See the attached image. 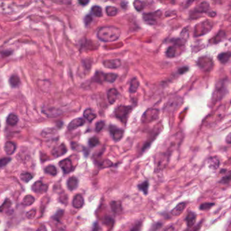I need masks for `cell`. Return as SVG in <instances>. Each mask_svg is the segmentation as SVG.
<instances>
[{
    "mask_svg": "<svg viewBox=\"0 0 231 231\" xmlns=\"http://www.w3.org/2000/svg\"><path fill=\"white\" fill-rule=\"evenodd\" d=\"M59 166L64 174H68L73 170V166L70 159H64L59 162Z\"/></svg>",
    "mask_w": 231,
    "mask_h": 231,
    "instance_id": "9",
    "label": "cell"
},
{
    "mask_svg": "<svg viewBox=\"0 0 231 231\" xmlns=\"http://www.w3.org/2000/svg\"><path fill=\"white\" fill-rule=\"evenodd\" d=\"M104 125H105V122L103 121H100L97 123L95 125V130L97 132H100L103 129Z\"/></svg>",
    "mask_w": 231,
    "mask_h": 231,
    "instance_id": "48",
    "label": "cell"
},
{
    "mask_svg": "<svg viewBox=\"0 0 231 231\" xmlns=\"http://www.w3.org/2000/svg\"><path fill=\"white\" fill-rule=\"evenodd\" d=\"M10 161V158H3L2 159H0V167H3L6 166Z\"/></svg>",
    "mask_w": 231,
    "mask_h": 231,
    "instance_id": "47",
    "label": "cell"
},
{
    "mask_svg": "<svg viewBox=\"0 0 231 231\" xmlns=\"http://www.w3.org/2000/svg\"><path fill=\"white\" fill-rule=\"evenodd\" d=\"M78 1H79V3H80V4L83 5V6L87 5V3L89 2V0H78Z\"/></svg>",
    "mask_w": 231,
    "mask_h": 231,
    "instance_id": "55",
    "label": "cell"
},
{
    "mask_svg": "<svg viewBox=\"0 0 231 231\" xmlns=\"http://www.w3.org/2000/svg\"><path fill=\"white\" fill-rule=\"evenodd\" d=\"M67 152V148L64 144H62L59 146L54 148L52 151V155L54 158H59L60 156L64 155Z\"/></svg>",
    "mask_w": 231,
    "mask_h": 231,
    "instance_id": "14",
    "label": "cell"
},
{
    "mask_svg": "<svg viewBox=\"0 0 231 231\" xmlns=\"http://www.w3.org/2000/svg\"><path fill=\"white\" fill-rule=\"evenodd\" d=\"M71 147H72V149L73 150L76 151H83L84 150V148H85L84 147L82 146V145H81L80 144L75 143V142H72L71 143Z\"/></svg>",
    "mask_w": 231,
    "mask_h": 231,
    "instance_id": "41",
    "label": "cell"
},
{
    "mask_svg": "<svg viewBox=\"0 0 231 231\" xmlns=\"http://www.w3.org/2000/svg\"><path fill=\"white\" fill-rule=\"evenodd\" d=\"M189 68H187V67H182V68H181L179 70H178V72H179V74H184L185 72H186L187 71H188Z\"/></svg>",
    "mask_w": 231,
    "mask_h": 231,
    "instance_id": "54",
    "label": "cell"
},
{
    "mask_svg": "<svg viewBox=\"0 0 231 231\" xmlns=\"http://www.w3.org/2000/svg\"><path fill=\"white\" fill-rule=\"evenodd\" d=\"M225 35H226V34H225V33L224 31H220L217 34V35L214 37V40L213 43H218L220 41H221L224 38Z\"/></svg>",
    "mask_w": 231,
    "mask_h": 231,
    "instance_id": "39",
    "label": "cell"
},
{
    "mask_svg": "<svg viewBox=\"0 0 231 231\" xmlns=\"http://www.w3.org/2000/svg\"><path fill=\"white\" fill-rule=\"evenodd\" d=\"M226 143H231V133H230L226 137Z\"/></svg>",
    "mask_w": 231,
    "mask_h": 231,
    "instance_id": "57",
    "label": "cell"
},
{
    "mask_svg": "<svg viewBox=\"0 0 231 231\" xmlns=\"http://www.w3.org/2000/svg\"><path fill=\"white\" fill-rule=\"evenodd\" d=\"M196 214L193 211H190L188 214L187 218H186V222H187V226L189 227H192L195 224L196 221Z\"/></svg>",
    "mask_w": 231,
    "mask_h": 231,
    "instance_id": "24",
    "label": "cell"
},
{
    "mask_svg": "<svg viewBox=\"0 0 231 231\" xmlns=\"http://www.w3.org/2000/svg\"><path fill=\"white\" fill-rule=\"evenodd\" d=\"M9 83L12 87H16L20 85V81L19 77H18L17 75H15V74H14V75L11 76V77L10 78Z\"/></svg>",
    "mask_w": 231,
    "mask_h": 231,
    "instance_id": "31",
    "label": "cell"
},
{
    "mask_svg": "<svg viewBox=\"0 0 231 231\" xmlns=\"http://www.w3.org/2000/svg\"><path fill=\"white\" fill-rule=\"evenodd\" d=\"M20 178L22 181L28 182L33 178V176L31 174L28 172H23L20 174Z\"/></svg>",
    "mask_w": 231,
    "mask_h": 231,
    "instance_id": "37",
    "label": "cell"
},
{
    "mask_svg": "<svg viewBox=\"0 0 231 231\" xmlns=\"http://www.w3.org/2000/svg\"><path fill=\"white\" fill-rule=\"evenodd\" d=\"M36 231H47V228H46V226L41 225V226L39 227L38 229H37Z\"/></svg>",
    "mask_w": 231,
    "mask_h": 231,
    "instance_id": "56",
    "label": "cell"
},
{
    "mask_svg": "<svg viewBox=\"0 0 231 231\" xmlns=\"http://www.w3.org/2000/svg\"><path fill=\"white\" fill-rule=\"evenodd\" d=\"M106 14L109 16H114L118 14V9L114 6H108L106 7Z\"/></svg>",
    "mask_w": 231,
    "mask_h": 231,
    "instance_id": "34",
    "label": "cell"
},
{
    "mask_svg": "<svg viewBox=\"0 0 231 231\" xmlns=\"http://www.w3.org/2000/svg\"><path fill=\"white\" fill-rule=\"evenodd\" d=\"M207 163L208 167H209L211 170H217L219 168L220 164V159H218V158L214 156V157H211L207 159Z\"/></svg>",
    "mask_w": 231,
    "mask_h": 231,
    "instance_id": "15",
    "label": "cell"
},
{
    "mask_svg": "<svg viewBox=\"0 0 231 231\" xmlns=\"http://www.w3.org/2000/svg\"><path fill=\"white\" fill-rule=\"evenodd\" d=\"M92 13L94 14L95 16L97 17H101L102 16V9L101 7H99L98 6H95L92 7L91 9Z\"/></svg>",
    "mask_w": 231,
    "mask_h": 231,
    "instance_id": "35",
    "label": "cell"
},
{
    "mask_svg": "<svg viewBox=\"0 0 231 231\" xmlns=\"http://www.w3.org/2000/svg\"><path fill=\"white\" fill-rule=\"evenodd\" d=\"M51 1L60 5H70L72 3L71 0H51Z\"/></svg>",
    "mask_w": 231,
    "mask_h": 231,
    "instance_id": "46",
    "label": "cell"
},
{
    "mask_svg": "<svg viewBox=\"0 0 231 231\" xmlns=\"http://www.w3.org/2000/svg\"><path fill=\"white\" fill-rule=\"evenodd\" d=\"M117 74H115L113 73H108V74H104L103 81L107 83H114V82L117 79Z\"/></svg>",
    "mask_w": 231,
    "mask_h": 231,
    "instance_id": "29",
    "label": "cell"
},
{
    "mask_svg": "<svg viewBox=\"0 0 231 231\" xmlns=\"http://www.w3.org/2000/svg\"><path fill=\"white\" fill-rule=\"evenodd\" d=\"M99 226L98 224V223H95L94 225V228H93L92 231H98L99 230Z\"/></svg>",
    "mask_w": 231,
    "mask_h": 231,
    "instance_id": "58",
    "label": "cell"
},
{
    "mask_svg": "<svg viewBox=\"0 0 231 231\" xmlns=\"http://www.w3.org/2000/svg\"><path fill=\"white\" fill-rule=\"evenodd\" d=\"M185 207H186L185 202L180 203L174 208V209L172 210V211H171V213H172V214L174 216H180L182 212H183L184 210L185 209Z\"/></svg>",
    "mask_w": 231,
    "mask_h": 231,
    "instance_id": "19",
    "label": "cell"
},
{
    "mask_svg": "<svg viewBox=\"0 0 231 231\" xmlns=\"http://www.w3.org/2000/svg\"><path fill=\"white\" fill-rule=\"evenodd\" d=\"M162 15L160 11H156L154 12L144 14L143 16V20L146 24L149 25H155L157 24L158 18H159Z\"/></svg>",
    "mask_w": 231,
    "mask_h": 231,
    "instance_id": "6",
    "label": "cell"
},
{
    "mask_svg": "<svg viewBox=\"0 0 231 231\" xmlns=\"http://www.w3.org/2000/svg\"><path fill=\"white\" fill-rule=\"evenodd\" d=\"M63 214H64V210H59L56 212V213H55V214L53 216V218L54 220H55L59 222L60 221L61 218L62 217Z\"/></svg>",
    "mask_w": 231,
    "mask_h": 231,
    "instance_id": "45",
    "label": "cell"
},
{
    "mask_svg": "<svg viewBox=\"0 0 231 231\" xmlns=\"http://www.w3.org/2000/svg\"><path fill=\"white\" fill-rule=\"evenodd\" d=\"M11 207H12V202L10 199H6L0 206V212H6L7 214H11L10 211H13V210L11 209Z\"/></svg>",
    "mask_w": 231,
    "mask_h": 231,
    "instance_id": "20",
    "label": "cell"
},
{
    "mask_svg": "<svg viewBox=\"0 0 231 231\" xmlns=\"http://www.w3.org/2000/svg\"><path fill=\"white\" fill-rule=\"evenodd\" d=\"M138 188H139V189L141 190V191H142L145 193V195H147L149 188V182L147 181H145L142 182L141 184L138 185Z\"/></svg>",
    "mask_w": 231,
    "mask_h": 231,
    "instance_id": "36",
    "label": "cell"
},
{
    "mask_svg": "<svg viewBox=\"0 0 231 231\" xmlns=\"http://www.w3.org/2000/svg\"><path fill=\"white\" fill-rule=\"evenodd\" d=\"M119 96V92L114 88L111 89L107 92V99L110 104H113L116 101Z\"/></svg>",
    "mask_w": 231,
    "mask_h": 231,
    "instance_id": "16",
    "label": "cell"
},
{
    "mask_svg": "<svg viewBox=\"0 0 231 231\" xmlns=\"http://www.w3.org/2000/svg\"><path fill=\"white\" fill-rule=\"evenodd\" d=\"M110 129V133L113 139L116 142L120 141L122 138L123 135H124V130L118 129V127L113 125L110 126L109 127Z\"/></svg>",
    "mask_w": 231,
    "mask_h": 231,
    "instance_id": "7",
    "label": "cell"
},
{
    "mask_svg": "<svg viewBox=\"0 0 231 231\" xmlns=\"http://www.w3.org/2000/svg\"><path fill=\"white\" fill-rule=\"evenodd\" d=\"M34 202H35V197L31 195H28L24 197L23 200H22V204L23 205V206H29Z\"/></svg>",
    "mask_w": 231,
    "mask_h": 231,
    "instance_id": "30",
    "label": "cell"
},
{
    "mask_svg": "<svg viewBox=\"0 0 231 231\" xmlns=\"http://www.w3.org/2000/svg\"><path fill=\"white\" fill-rule=\"evenodd\" d=\"M103 223L106 225L108 226H112L113 224H114V220L112 218H111L106 217V218H105V219H104Z\"/></svg>",
    "mask_w": 231,
    "mask_h": 231,
    "instance_id": "49",
    "label": "cell"
},
{
    "mask_svg": "<svg viewBox=\"0 0 231 231\" xmlns=\"http://www.w3.org/2000/svg\"><path fill=\"white\" fill-rule=\"evenodd\" d=\"M197 65L203 71L210 72L213 68L214 63L210 58L203 56L199 58L198 61H197Z\"/></svg>",
    "mask_w": 231,
    "mask_h": 231,
    "instance_id": "5",
    "label": "cell"
},
{
    "mask_svg": "<svg viewBox=\"0 0 231 231\" xmlns=\"http://www.w3.org/2000/svg\"><path fill=\"white\" fill-rule=\"evenodd\" d=\"M45 172L49 174L51 176H55L57 174V169L54 166H48L45 168Z\"/></svg>",
    "mask_w": 231,
    "mask_h": 231,
    "instance_id": "33",
    "label": "cell"
},
{
    "mask_svg": "<svg viewBox=\"0 0 231 231\" xmlns=\"http://www.w3.org/2000/svg\"><path fill=\"white\" fill-rule=\"evenodd\" d=\"M85 120L83 118H75L72 120L71 122L69 123L68 126V129L69 130H75L77 128L80 127V126H83L85 124Z\"/></svg>",
    "mask_w": 231,
    "mask_h": 231,
    "instance_id": "13",
    "label": "cell"
},
{
    "mask_svg": "<svg viewBox=\"0 0 231 231\" xmlns=\"http://www.w3.org/2000/svg\"><path fill=\"white\" fill-rule=\"evenodd\" d=\"M16 145L14 143L11 142V141H7L4 145V150L7 155L13 154L14 151H16Z\"/></svg>",
    "mask_w": 231,
    "mask_h": 231,
    "instance_id": "21",
    "label": "cell"
},
{
    "mask_svg": "<svg viewBox=\"0 0 231 231\" xmlns=\"http://www.w3.org/2000/svg\"><path fill=\"white\" fill-rule=\"evenodd\" d=\"M84 20H85V24L89 25V24H90V23L92 22L93 18H92L91 16H90V15H87V16L85 17Z\"/></svg>",
    "mask_w": 231,
    "mask_h": 231,
    "instance_id": "52",
    "label": "cell"
},
{
    "mask_svg": "<svg viewBox=\"0 0 231 231\" xmlns=\"http://www.w3.org/2000/svg\"><path fill=\"white\" fill-rule=\"evenodd\" d=\"M208 8H209V6H208L207 3L206 2H203L202 3H201L199 6L197 7V8L195 10L197 11V12L202 13V12H205L206 11H207V10Z\"/></svg>",
    "mask_w": 231,
    "mask_h": 231,
    "instance_id": "38",
    "label": "cell"
},
{
    "mask_svg": "<svg viewBox=\"0 0 231 231\" xmlns=\"http://www.w3.org/2000/svg\"><path fill=\"white\" fill-rule=\"evenodd\" d=\"M230 180H231V171H230V172L227 173L226 174V176H224L222 178L220 181V182L222 184H226V183H228Z\"/></svg>",
    "mask_w": 231,
    "mask_h": 231,
    "instance_id": "42",
    "label": "cell"
},
{
    "mask_svg": "<svg viewBox=\"0 0 231 231\" xmlns=\"http://www.w3.org/2000/svg\"><path fill=\"white\" fill-rule=\"evenodd\" d=\"M159 1L161 2L162 3H174V0H159Z\"/></svg>",
    "mask_w": 231,
    "mask_h": 231,
    "instance_id": "59",
    "label": "cell"
},
{
    "mask_svg": "<svg viewBox=\"0 0 231 231\" xmlns=\"http://www.w3.org/2000/svg\"><path fill=\"white\" fill-rule=\"evenodd\" d=\"M99 143V140L96 137H93L89 140V145L91 147H94Z\"/></svg>",
    "mask_w": 231,
    "mask_h": 231,
    "instance_id": "40",
    "label": "cell"
},
{
    "mask_svg": "<svg viewBox=\"0 0 231 231\" xmlns=\"http://www.w3.org/2000/svg\"><path fill=\"white\" fill-rule=\"evenodd\" d=\"M78 183H79V181H78V179L76 177H70L67 181V187H68L70 191H73V190L77 188Z\"/></svg>",
    "mask_w": 231,
    "mask_h": 231,
    "instance_id": "22",
    "label": "cell"
},
{
    "mask_svg": "<svg viewBox=\"0 0 231 231\" xmlns=\"http://www.w3.org/2000/svg\"><path fill=\"white\" fill-rule=\"evenodd\" d=\"M199 27H200L198 31H195L196 36L202 35L208 33V31H209L210 30H211L212 28V24H211V22H210L209 20H206V22H202V23H201L199 24Z\"/></svg>",
    "mask_w": 231,
    "mask_h": 231,
    "instance_id": "10",
    "label": "cell"
},
{
    "mask_svg": "<svg viewBox=\"0 0 231 231\" xmlns=\"http://www.w3.org/2000/svg\"><path fill=\"white\" fill-rule=\"evenodd\" d=\"M103 64L107 68L116 69L121 66V61L119 59H107L103 62Z\"/></svg>",
    "mask_w": 231,
    "mask_h": 231,
    "instance_id": "12",
    "label": "cell"
},
{
    "mask_svg": "<svg viewBox=\"0 0 231 231\" xmlns=\"http://www.w3.org/2000/svg\"><path fill=\"white\" fill-rule=\"evenodd\" d=\"M121 34L120 30L115 27H103L98 32V37L104 42H112L119 39Z\"/></svg>",
    "mask_w": 231,
    "mask_h": 231,
    "instance_id": "1",
    "label": "cell"
},
{
    "mask_svg": "<svg viewBox=\"0 0 231 231\" xmlns=\"http://www.w3.org/2000/svg\"><path fill=\"white\" fill-rule=\"evenodd\" d=\"M18 118L17 116L14 114H9V116L6 119L7 124L10 126H15L18 123Z\"/></svg>",
    "mask_w": 231,
    "mask_h": 231,
    "instance_id": "28",
    "label": "cell"
},
{
    "mask_svg": "<svg viewBox=\"0 0 231 231\" xmlns=\"http://www.w3.org/2000/svg\"><path fill=\"white\" fill-rule=\"evenodd\" d=\"M42 112L49 118L57 117L62 114V111L60 110L52 107H43L42 108Z\"/></svg>",
    "mask_w": 231,
    "mask_h": 231,
    "instance_id": "8",
    "label": "cell"
},
{
    "mask_svg": "<svg viewBox=\"0 0 231 231\" xmlns=\"http://www.w3.org/2000/svg\"><path fill=\"white\" fill-rule=\"evenodd\" d=\"M159 111L158 109L150 108L145 111L141 118V121L143 123H150L159 118Z\"/></svg>",
    "mask_w": 231,
    "mask_h": 231,
    "instance_id": "4",
    "label": "cell"
},
{
    "mask_svg": "<svg viewBox=\"0 0 231 231\" xmlns=\"http://www.w3.org/2000/svg\"><path fill=\"white\" fill-rule=\"evenodd\" d=\"M112 162H111V161H110L109 159H106L105 161L103 162L101 164V168H108V167H110L112 166Z\"/></svg>",
    "mask_w": 231,
    "mask_h": 231,
    "instance_id": "51",
    "label": "cell"
},
{
    "mask_svg": "<svg viewBox=\"0 0 231 231\" xmlns=\"http://www.w3.org/2000/svg\"><path fill=\"white\" fill-rule=\"evenodd\" d=\"M132 111L131 106H118L115 110V116L122 122L126 123L127 122V119L130 111Z\"/></svg>",
    "mask_w": 231,
    "mask_h": 231,
    "instance_id": "3",
    "label": "cell"
},
{
    "mask_svg": "<svg viewBox=\"0 0 231 231\" xmlns=\"http://www.w3.org/2000/svg\"><path fill=\"white\" fill-rule=\"evenodd\" d=\"M84 205V199L83 196L80 194H77L74 196L72 201V206L74 208L79 209L83 206Z\"/></svg>",
    "mask_w": 231,
    "mask_h": 231,
    "instance_id": "17",
    "label": "cell"
},
{
    "mask_svg": "<svg viewBox=\"0 0 231 231\" xmlns=\"http://www.w3.org/2000/svg\"><path fill=\"white\" fill-rule=\"evenodd\" d=\"M166 56L168 58H174L177 55V48L174 46H170L168 48L166 52Z\"/></svg>",
    "mask_w": 231,
    "mask_h": 231,
    "instance_id": "32",
    "label": "cell"
},
{
    "mask_svg": "<svg viewBox=\"0 0 231 231\" xmlns=\"http://www.w3.org/2000/svg\"><path fill=\"white\" fill-rule=\"evenodd\" d=\"M139 87V81H138L136 78H134L130 81V88H129V92L131 94H134L135 93L138 88Z\"/></svg>",
    "mask_w": 231,
    "mask_h": 231,
    "instance_id": "27",
    "label": "cell"
},
{
    "mask_svg": "<svg viewBox=\"0 0 231 231\" xmlns=\"http://www.w3.org/2000/svg\"><path fill=\"white\" fill-rule=\"evenodd\" d=\"M141 228V222L137 223V224L133 227V229L130 230V231H140Z\"/></svg>",
    "mask_w": 231,
    "mask_h": 231,
    "instance_id": "53",
    "label": "cell"
},
{
    "mask_svg": "<svg viewBox=\"0 0 231 231\" xmlns=\"http://www.w3.org/2000/svg\"><path fill=\"white\" fill-rule=\"evenodd\" d=\"M83 116H84V117L89 122H92L97 117L96 114L94 113V111H93V110L91 108H88V109L85 110L83 113Z\"/></svg>",
    "mask_w": 231,
    "mask_h": 231,
    "instance_id": "25",
    "label": "cell"
},
{
    "mask_svg": "<svg viewBox=\"0 0 231 231\" xmlns=\"http://www.w3.org/2000/svg\"><path fill=\"white\" fill-rule=\"evenodd\" d=\"M36 213H37L36 210L35 209H32V210H31L27 212V214H26V216H27V217L28 219H32L35 216Z\"/></svg>",
    "mask_w": 231,
    "mask_h": 231,
    "instance_id": "50",
    "label": "cell"
},
{
    "mask_svg": "<svg viewBox=\"0 0 231 231\" xmlns=\"http://www.w3.org/2000/svg\"><path fill=\"white\" fill-rule=\"evenodd\" d=\"M111 210L116 214H120L122 211V203L120 202H111L110 203Z\"/></svg>",
    "mask_w": 231,
    "mask_h": 231,
    "instance_id": "23",
    "label": "cell"
},
{
    "mask_svg": "<svg viewBox=\"0 0 231 231\" xmlns=\"http://www.w3.org/2000/svg\"><path fill=\"white\" fill-rule=\"evenodd\" d=\"M134 7H135V9L137 11H141L142 9H143L144 6L142 2H141L140 0H136V1L134 2Z\"/></svg>",
    "mask_w": 231,
    "mask_h": 231,
    "instance_id": "44",
    "label": "cell"
},
{
    "mask_svg": "<svg viewBox=\"0 0 231 231\" xmlns=\"http://www.w3.org/2000/svg\"><path fill=\"white\" fill-rule=\"evenodd\" d=\"M58 135L57 130L53 128H46L43 130L41 136L44 138H53Z\"/></svg>",
    "mask_w": 231,
    "mask_h": 231,
    "instance_id": "18",
    "label": "cell"
},
{
    "mask_svg": "<svg viewBox=\"0 0 231 231\" xmlns=\"http://www.w3.org/2000/svg\"><path fill=\"white\" fill-rule=\"evenodd\" d=\"M214 206V203H202L201 205L199 208L201 210H207L210 209L211 207H213Z\"/></svg>",
    "mask_w": 231,
    "mask_h": 231,
    "instance_id": "43",
    "label": "cell"
},
{
    "mask_svg": "<svg viewBox=\"0 0 231 231\" xmlns=\"http://www.w3.org/2000/svg\"><path fill=\"white\" fill-rule=\"evenodd\" d=\"M33 191L37 193H46L48 189V186L43 183L41 181H37L31 187Z\"/></svg>",
    "mask_w": 231,
    "mask_h": 231,
    "instance_id": "11",
    "label": "cell"
},
{
    "mask_svg": "<svg viewBox=\"0 0 231 231\" xmlns=\"http://www.w3.org/2000/svg\"><path fill=\"white\" fill-rule=\"evenodd\" d=\"M228 91L227 83L225 79L220 80L216 84L214 90L211 96V102L217 103L223 99Z\"/></svg>",
    "mask_w": 231,
    "mask_h": 231,
    "instance_id": "2",
    "label": "cell"
},
{
    "mask_svg": "<svg viewBox=\"0 0 231 231\" xmlns=\"http://www.w3.org/2000/svg\"><path fill=\"white\" fill-rule=\"evenodd\" d=\"M230 57H231L230 52H224V53H221L218 55V59L220 61V62L222 63V64H224L226 62H228Z\"/></svg>",
    "mask_w": 231,
    "mask_h": 231,
    "instance_id": "26",
    "label": "cell"
}]
</instances>
